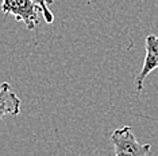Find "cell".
<instances>
[{
    "label": "cell",
    "instance_id": "cell-1",
    "mask_svg": "<svg viewBox=\"0 0 158 156\" xmlns=\"http://www.w3.org/2000/svg\"><path fill=\"white\" fill-rule=\"evenodd\" d=\"M111 143L114 144V154L116 156H146L150 154V144L139 143L135 139L131 127L127 125L114 131L111 135Z\"/></svg>",
    "mask_w": 158,
    "mask_h": 156
},
{
    "label": "cell",
    "instance_id": "cell-2",
    "mask_svg": "<svg viewBox=\"0 0 158 156\" xmlns=\"http://www.w3.org/2000/svg\"><path fill=\"white\" fill-rule=\"evenodd\" d=\"M3 15H12L18 22H23L28 30H34L39 22V7L31 0H3Z\"/></svg>",
    "mask_w": 158,
    "mask_h": 156
},
{
    "label": "cell",
    "instance_id": "cell-3",
    "mask_svg": "<svg viewBox=\"0 0 158 156\" xmlns=\"http://www.w3.org/2000/svg\"><path fill=\"white\" fill-rule=\"evenodd\" d=\"M156 69H158V37L157 35H147L145 61H143L141 72L135 77V89L138 93L143 90V82H145L146 77Z\"/></svg>",
    "mask_w": 158,
    "mask_h": 156
},
{
    "label": "cell",
    "instance_id": "cell-4",
    "mask_svg": "<svg viewBox=\"0 0 158 156\" xmlns=\"http://www.w3.org/2000/svg\"><path fill=\"white\" fill-rule=\"evenodd\" d=\"M22 101L12 90L8 82L0 85V120L6 116H18L20 113Z\"/></svg>",
    "mask_w": 158,
    "mask_h": 156
},
{
    "label": "cell",
    "instance_id": "cell-5",
    "mask_svg": "<svg viewBox=\"0 0 158 156\" xmlns=\"http://www.w3.org/2000/svg\"><path fill=\"white\" fill-rule=\"evenodd\" d=\"M31 2H34L35 4L39 7V10H41L42 15H44L46 23H53L54 22V15H53V12L50 11V6L54 3V0H31Z\"/></svg>",
    "mask_w": 158,
    "mask_h": 156
}]
</instances>
